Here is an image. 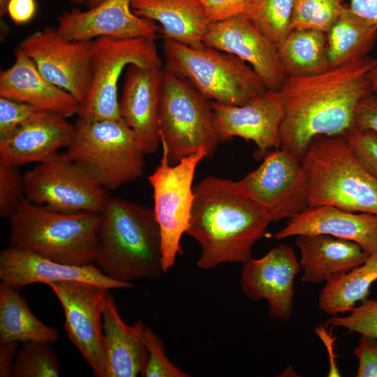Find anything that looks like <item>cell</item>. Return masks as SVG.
I'll list each match as a JSON object with an SVG mask.
<instances>
[{"label":"cell","instance_id":"19","mask_svg":"<svg viewBox=\"0 0 377 377\" xmlns=\"http://www.w3.org/2000/svg\"><path fill=\"white\" fill-rule=\"evenodd\" d=\"M0 279L18 290L24 286L62 281L93 283L105 289L133 288V283L118 281L107 276L91 263L83 266L55 262L24 249L9 246L0 253Z\"/></svg>","mask_w":377,"mask_h":377},{"label":"cell","instance_id":"46","mask_svg":"<svg viewBox=\"0 0 377 377\" xmlns=\"http://www.w3.org/2000/svg\"><path fill=\"white\" fill-rule=\"evenodd\" d=\"M104 0H85L84 5L87 8H91L96 6Z\"/></svg>","mask_w":377,"mask_h":377},{"label":"cell","instance_id":"44","mask_svg":"<svg viewBox=\"0 0 377 377\" xmlns=\"http://www.w3.org/2000/svg\"><path fill=\"white\" fill-rule=\"evenodd\" d=\"M17 342L0 343V376H12V360L16 355Z\"/></svg>","mask_w":377,"mask_h":377},{"label":"cell","instance_id":"35","mask_svg":"<svg viewBox=\"0 0 377 377\" xmlns=\"http://www.w3.org/2000/svg\"><path fill=\"white\" fill-rule=\"evenodd\" d=\"M327 324L377 339V300L367 297L347 316H331Z\"/></svg>","mask_w":377,"mask_h":377},{"label":"cell","instance_id":"30","mask_svg":"<svg viewBox=\"0 0 377 377\" xmlns=\"http://www.w3.org/2000/svg\"><path fill=\"white\" fill-rule=\"evenodd\" d=\"M377 280V253L353 269L325 283L318 297V307L330 316L349 312L355 304L368 297Z\"/></svg>","mask_w":377,"mask_h":377},{"label":"cell","instance_id":"47","mask_svg":"<svg viewBox=\"0 0 377 377\" xmlns=\"http://www.w3.org/2000/svg\"><path fill=\"white\" fill-rule=\"evenodd\" d=\"M8 0H0V15L4 16L6 14V6Z\"/></svg>","mask_w":377,"mask_h":377},{"label":"cell","instance_id":"12","mask_svg":"<svg viewBox=\"0 0 377 377\" xmlns=\"http://www.w3.org/2000/svg\"><path fill=\"white\" fill-rule=\"evenodd\" d=\"M255 170L239 181L236 189L272 222L290 219L308 205V182L302 163L279 148L265 153Z\"/></svg>","mask_w":377,"mask_h":377},{"label":"cell","instance_id":"6","mask_svg":"<svg viewBox=\"0 0 377 377\" xmlns=\"http://www.w3.org/2000/svg\"><path fill=\"white\" fill-rule=\"evenodd\" d=\"M163 52L164 69L188 81L209 101L242 105L267 90L251 66L228 52L171 40H163Z\"/></svg>","mask_w":377,"mask_h":377},{"label":"cell","instance_id":"39","mask_svg":"<svg viewBox=\"0 0 377 377\" xmlns=\"http://www.w3.org/2000/svg\"><path fill=\"white\" fill-rule=\"evenodd\" d=\"M353 355L359 362L357 377H377V339L361 335Z\"/></svg>","mask_w":377,"mask_h":377},{"label":"cell","instance_id":"37","mask_svg":"<svg viewBox=\"0 0 377 377\" xmlns=\"http://www.w3.org/2000/svg\"><path fill=\"white\" fill-rule=\"evenodd\" d=\"M343 136L362 165L377 179V133L353 126Z\"/></svg>","mask_w":377,"mask_h":377},{"label":"cell","instance_id":"48","mask_svg":"<svg viewBox=\"0 0 377 377\" xmlns=\"http://www.w3.org/2000/svg\"><path fill=\"white\" fill-rule=\"evenodd\" d=\"M71 3L74 4H84L85 0H67Z\"/></svg>","mask_w":377,"mask_h":377},{"label":"cell","instance_id":"40","mask_svg":"<svg viewBox=\"0 0 377 377\" xmlns=\"http://www.w3.org/2000/svg\"><path fill=\"white\" fill-rule=\"evenodd\" d=\"M209 24H213L242 14L246 0H198Z\"/></svg>","mask_w":377,"mask_h":377},{"label":"cell","instance_id":"13","mask_svg":"<svg viewBox=\"0 0 377 377\" xmlns=\"http://www.w3.org/2000/svg\"><path fill=\"white\" fill-rule=\"evenodd\" d=\"M93 40H72L57 28L47 27L22 40L18 48L50 82L71 94L80 104L91 83L90 58Z\"/></svg>","mask_w":377,"mask_h":377},{"label":"cell","instance_id":"16","mask_svg":"<svg viewBox=\"0 0 377 377\" xmlns=\"http://www.w3.org/2000/svg\"><path fill=\"white\" fill-rule=\"evenodd\" d=\"M300 269L293 249L280 244L265 256L244 263L240 286L249 300H266L269 317L286 321L292 315L294 279Z\"/></svg>","mask_w":377,"mask_h":377},{"label":"cell","instance_id":"32","mask_svg":"<svg viewBox=\"0 0 377 377\" xmlns=\"http://www.w3.org/2000/svg\"><path fill=\"white\" fill-rule=\"evenodd\" d=\"M51 344L27 341L15 355L12 365L14 377H58L59 363Z\"/></svg>","mask_w":377,"mask_h":377},{"label":"cell","instance_id":"38","mask_svg":"<svg viewBox=\"0 0 377 377\" xmlns=\"http://www.w3.org/2000/svg\"><path fill=\"white\" fill-rule=\"evenodd\" d=\"M40 111L29 104L0 96V139L9 135Z\"/></svg>","mask_w":377,"mask_h":377},{"label":"cell","instance_id":"21","mask_svg":"<svg viewBox=\"0 0 377 377\" xmlns=\"http://www.w3.org/2000/svg\"><path fill=\"white\" fill-rule=\"evenodd\" d=\"M67 117L41 110L0 139V163L20 167L42 162L68 147L74 135V124Z\"/></svg>","mask_w":377,"mask_h":377},{"label":"cell","instance_id":"41","mask_svg":"<svg viewBox=\"0 0 377 377\" xmlns=\"http://www.w3.org/2000/svg\"><path fill=\"white\" fill-rule=\"evenodd\" d=\"M354 126L377 133V97L371 93L357 104L354 116Z\"/></svg>","mask_w":377,"mask_h":377},{"label":"cell","instance_id":"45","mask_svg":"<svg viewBox=\"0 0 377 377\" xmlns=\"http://www.w3.org/2000/svg\"><path fill=\"white\" fill-rule=\"evenodd\" d=\"M369 76L371 80L372 93L377 97V66L369 71Z\"/></svg>","mask_w":377,"mask_h":377},{"label":"cell","instance_id":"4","mask_svg":"<svg viewBox=\"0 0 377 377\" xmlns=\"http://www.w3.org/2000/svg\"><path fill=\"white\" fill-rule=\"evenodd\" d=\"M309 205H332L377 215V179L355 156L343 135H318L302 159Z\"/></svg>","mask_w":377,"mask_h":377},{"label":"cell","instance_id":"14","mask_svg":"<svg viewBox=\"0 0 377 377\" xmlns=\"http://www.w3.org/2000/svg\"><path fill=\"white\" fill-rule=\"evenodd\" d=\"M47 286L62 306L68 338L87 361L94 375L103 377V313L109 290L78 281L53 282Z\"/></svg>","mask_w":377,"mask_h":377},{"label":"cell","instance_id":"25","mask_svg":"<svg viewBox=\"0 0 377 377\" xmlns=\"http://www.w3.org/2000/svg\"><path fill=\"white\" fill-rule=\"evenodd\" d=\"M295 243L305 283H326L361 265L370 255L356 242L325 234L300 235Z\"/></svg>","mask_w":377,"mask_h":377},{"label":"cell","instance_id":"17","mask_svg":"<svg viewBox=\"0 0 377 377\" xmlns=\"http://www.w3.org/2000/svg\"><path fill=\"white\" fill-rule=\"evenodd\" d=\"M203 44L248 62L267 89L278 91L286 77L278 47L242 13L210 24Z\"/></svg>","mask_w":377,"mask_h":377},{"label":"cell","instance_id":"15","mask_svg":"<svg viewBox=\"0 0 377 377\" xmlns=\"http://www.w3.org/2000/svg\"><path fill=\"white\" fill-rule=\"evenodd\" d=\"M209 102L219 143L235 137L253 141L257 146V160L267 151L280 148L283 105L279 91L267 89L242 105Z\"/></svg>","mask_w":377,"mask_h":377},{"label":"cell","instance_id":"3","mask_svg":"<svg viewBox=\"0 0 377 377\" xmlns=\"http://www.w3.org/2000/svg\"><path fill=\"white\" fill-rule=\"evenodd\" d=\"M95 264L112 279L157 280L164 273L159 226L151 208L109 197L99 212Z\"/></svg>","mask_w":377,"mask_h":377},{"label":"cell","instance_id":"11","mask_svg":"<svg viewBox=\"0 0 377 377\" xmlns=\"http://www.w3.org/2000/svg\"><path fill=\"white\" fill-rule=\"evenodd\" d=\"M24 197L48 209L99 213L110 197L107 189L66 153L40 162L23 175Z\"/></svg>","mask_w":377,"mask_h":377},{"label":"cell","instance_id":"34","mask_svg":"<svg viewBox=\"0 0 377 377\" xmlns=\"http://www.w3.org/2000/svg\"><path fill=\"white\" fill-rule=\"evenodd\" d=\"M142 339L147 350V358L140 375L143 377H187L167 356L165 348L160 337L145 325Z\"/></svg>","mask_w":377,"mask_h":377},{"label":"cell","instance_id":"29","mask_svg":"<svg viewBox=\"0 0 377 377\" xmlns=\"http://www.w3.org/2000/svg\"><path fill=\"white\" fill-rule=\"evenodd\" d=\"M279 57L286 77L323 73L330 68L325 33L312 29H293L278 46Z\"/></svg>","mask_w":377,"mask_h":377},{"label":"cell","instance_id":"7","mask_svg":"<svg viewBox=\"0 0 377 377\" xmlns=\"http://www.w3.org/2000/svg\"><path fill=\"white\" fill-rule=\"evenodd\" d=\"M66 154L107 190L140 177L144 152L123 119H87L77 117Z\"/></svg>","mask_w":377,"mask_h":377},{"label":"cell","instance_id":"2","mask_svg":"<svg viewBox=\"0 0 377 377\" xmlns=\"http://www.w3.org/2000/svg\"><path fill=\"white\" fill-rule=\"evenodd\" d=\"M194 200L186 235L201 246L198 266L245 263L271 223L235 187L233 181L208 176L193 186Z\"/></svg>","mask_w":377,"mask_h":377},{"label":"cell","instance_id":"22","mask_svg":"<svg viewBox=\"0 0 377 377\" xmlns=\"http://www.w3.org/2000/svg\"><path fill=\"white\" fill-rule=\"evenodd\" d=\"M304 234H325L358 244L377 253V215L355 213L332 205H308L274 234L276 239Z\"/></svg>","mask_w":377,"mask_h":377},{"label":"cell","instance_id":"43","mask_svg":"<svg viewBox=\"0 0 377 377\" xmlns=\"http://www.w3.org/2000/svg\"><path fill=\"white\" fill-rule=\"evenodd\" d=\"M348 1L350 3L347 6L355 15L369 24L377 26V0Z\"/></svg>","mask_w":377,"mask_h":377},{"label":"cell","instance_id":"5","mask_svg":"<svg viewBox=\"0 0 377 377\" xmlns=\"http://www.w3.org/2000/svg\"><path fill=\"white\" fill-rule=\"evenodd\" d=\"M99 213H64L35 205L25 197L9 218L10 246L32 251L57 263H95Z\"/></svg>","mask_w":377,"mask_h":377},{"label":"cell","instance_id":"23","mask_svg":"<svg viewBox=\"0 0 377 377\" xmlns=\"http://www.w3.org/2000/svg\"><path fill=\"white\" fill-rule=\"evenodd\" d=\"M15 56L13 64L0 72L1 97L66 117L77 115L80 104L71 94L48 81L18 47Z\"/></svg>","mask_w":377,"mask_h":377},{"label":"cell","instance_id":"33","mask_svg":"<svg viewBox=\"0 0 377 377\" xmlns=\"http://www.w3.org/2000/svg\"><path fill=\"white\" fill-rule=\"evenodd\" d=\"M341 0H295L291 30L312 29L326 33L343 7Z\"/></svg>","mask_w":377,"mask_h":377},{"label":"cell","instance_id":"9","mask_svg":"<svg viewBox=\"0 0 377 377\" xmlns=\"http://www.w3.org/2000/svg\"><path fill=\"white\" fill-rule=\"evenodd\" d=\"M154 39L102 36L93 40L89 90L80 105L77 117L87 119H122L117 91L120 75L131 64L161 68L162 61Z\"/></svg>","mask_w":377,"mask_h":377},{"label":"cell","instance_id":"24","mask_svg":"<svg viewBox=\"0 0 377 377\" xmlns=\"http://www.w3.org/2000/svg\"><path fill=\"white\" fill-rule=\"evenodd\" d=\"M103 323V377H135L140 374L147 358L142 339L143 322L139 320L133 325L125 323L108 291Z\"/></svg>","mask_w":377,"mask_h":377},{"label":"cell","instance_id":"36","mask_svg":"<svg viewBox=\"0 0 377 377\" xmlns=\"http://www.w3.org/2000/svg\"><path fill=\"white\" fill-rule=\"evenodd\" d=\"M24 198L23 175L17 167L0 163V217L9 219Z\"/></svg>","mask_w":377,"mask_h":377},{"label":"cell","instance_id":"28","mask_svg":"<svg viewBox=\"0 0 377 377\" xmlns=\"http://www.w3.org/2000/svg\"><path fill=\"white\" fill-rule=\"evenodd\" d=\"M330 68L368 56L377 39V26L355 15L347 5L325 33Z\"/></svg>","mask_w":377,"mask_h":377},{"label":"cell","instance_id":"20","mask_svg":"<svg viewBox=\"0 0 377 377\" xmlns=\"http://www.w3.org/2000/svg\"><path fill=\"white\" fill-rule=\"evenodd\" d=\"M163 69L129 65L119 99L121 119L133 131L145 154L156 151L161 144L158 107Z\"/></svg>","mask_w":377,"mask_h":377},{"label":"cell","instance_id":"8","mask_svg":"<svg viewBox=\"0 0 377 377\" xmlns=\"http://www.w3.org/2000/svg\"><path fill=\"white\" fill-rule=\"evenodd\" d=\"M161 144L169 163L203 150L212 157L217 148L212 111L207 100L188 81L163 68L158 107Z\"/></svg>","mask_w":377,"mask_h":377},{"label":"cell","instance_id":"10","mask_svg":"<svg viewBox=\"0 0 377 377\" xmlns=\"http://www.w3.org/2000/svg\"><path fill=\"white\" fill-rule=\"evenodd\" d=\"M161 145L162 158L148 181L153 190V210L161 232L162 264L166 274L172 268L177 256L182 253L180 241L189 226L195 170L207 157L200 150L171 165L167 147Z\"/></svg>","mask_w":377,"mask_h":377},{"label":"cell","instance_id":"18","mask_svg":"<svg viewBox=\"0 0 377 377\" xmlns=\"http://www.w3.org/2000/svg\"><path fill=\"white\" fill-rule=\"evenodd\" d=\"M131 3V0H104L86 10L73 8L58 17L57 29L72 40H92L102 36L155 38L159 27L153 21L136 15Z\"/></svg>","mask_w":377,"mask_h":377},{"label":"cell","instance_id":"1","mask_svg":"<svg viewBox=\"0 0 377 377\" xmlns=\"http://www.w3.org/2000/svg\"><path fill=\"white\" fill-rule=\"evenodd\" d=\"M377 57L358 60L313 75L286 77L278 90L283 105L280 148L302 161L318 135H343L354 126L359 102L372 93L369 71Z\"/></svg>","mask_w":377,"mask_h":377},{"label":"cell","instance_id":"31","mask_svg":"<svg viewBox=\"0 0 377 377\" xmlns=\"http://www.w3.org/2000/svg\"><path fill=\"white\" fill-rule=\"evenodd\" d=\"M295 0H246L242 14L277 47L291 31Z\"/></svg>","mask_w":377,"mask_h":377},{"label":"cell","instance_id":"26","mask_svg":"<svg viewBox=\"0 0 377 377\" xmlns=\"http://www.w3.org/2000/svg\"><path fill=\"white\" fill-rule=\"evenodd\" d=\"M131 5L136 15L161 24L164 40L195 49L205 47L209 24L198 0H131Z\"/></svg>","mask_w":377,"mask_h":377},{"label":"cell","instance_id":"27","mask_svg":"<svg viewBox=\"0 0 377 377\" xmlns=\"http://www.w3.org/2000/svg\"><path fill=\"white\" fill-rule=\"evenodd\" d=\"M56 328L38 320L15 288L0 284V343L40 341L52 344L59 338Z\"/></svg>","mask_w":377,"mask_h":377},{"label":"cell","instance_id":"42","mask_svg":"<svg viewBox=\"0 0 377 377\" xmlns=\"http://www.w3.org/2000/svg\"><path fill=\"white\" fill-rule=\"evenodd\" d=\"M36 0H8L6 14L17 25H23L31 22L36 14Z\"/></svg>","mask_w":377,"mask_h":377}]
</instances>
